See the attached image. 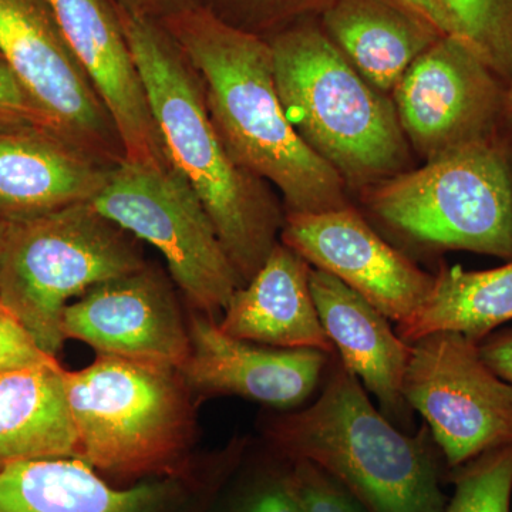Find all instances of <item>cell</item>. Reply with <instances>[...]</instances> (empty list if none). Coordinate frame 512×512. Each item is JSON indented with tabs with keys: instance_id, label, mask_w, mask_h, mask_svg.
I'll list each match as a JSON object with an SVG mask.
<instances>
[{
	"instance_id": "obj_1",
	"label": "cell",
	"mask_w": 512,
	"mask_h": 512,
	"mask_svg": "<svg viewBox=\"0 0 512 512\" xmlns=\"http://www.w3.org/2000/svg\"><path fill=\"white\" fill-rule=\"evenodd\" d=\"M161 23L200 77L211 119L229 154L278 188L288 214L349 204L345 181L286 119L268 40L201 5Z\"/></svg>"
},
{
	"instance_id": "obj_2",
	"label": "cell",
	"mask_w": 512,
	"mask_h": 512,
	"mask_svg": "<svg viewBox=\"0 0 512 512\" xmlns=\"http://www.w3.org/2000/svg\"><path fill=\"white\" fill-rule=\"evenodd\" d=\"M117 10L165 153L200 198L245 285L278 244L285 217L265 181L229 154L200 77L163 23Z\"/></svg>"
},
{
	"instance_id": "obj_3",
	"label": "cell",
	"mask_w": 512,
	"mask_h": 512,
	"mask_svg": "<svg viewBox=\"0 0 512 512\" xmlns=\"http://www.w3.org/2000/svg\"><path fill=\"white\" fill-rule=\"evenodd\" d=\"M332 365L319 399L272 426L279 456L322 468L367 512H446L426 434L397 430L373 407L359 379L342 362Z\"/></svg>"
},
{
	"instance_id": "obj_4",
	"label": "cell",
	"mask_w": 512,
	"mask_h": 512,
	"mask_svg": "<svg viewBox=\"0 0 512 512\" xmlns=\"http://www.w3.org/2000/svg\"><path fill=\"white\" fill-rule=\"evenodd\" d=\"M268 42L286 119L346 187L365 191L407 171L410 146L393 100L357 72L322 26L299 23Z\"/></svg>"
},
{
	"instance_id": "obj_5",
	"label": "cell",
	"mask_w": 512,
	"mask_h": 512,
	"mask_svg": "<svg viewBox=\"0 0 512 512\" xmlns=\"http://www.w3.org/2000/svg\"><path fill=\"white\" fill-rule=\"evenodd\" d=\"M63 380L77 458L124 480L188 474L194 423L180 370L97 355L82 370H64Z\"/></svg>"
},
{
	"instance_id": "obj_6",
	"label": "cell",
	"mask_w": 512,
	"mask_h": 512,
	"mask_svg": "<svg viewBox=\"0 0 512 512\" xmlns=\"http://www.w3.org/2000/svg\"><path fill=\"white\" fill-rule=\"evenodd\" d=\"M146 265L140 241L92 202L0 224V306L53 357L73 298Z\"/></svg>"
},
{
	"instance_id": "obj_7",
	"label": "cell",
	"mask_w": 512,
	"mask_h": 512,
	"mask_svg": "<svg viewBox=\"0 0 512 512\" xmlns=\"http://www.w3.org/2000/svg\"><path fill=\"white\" fill-rule=\"evenodd\" d=\"M384 224L426 247L512 261V153L480 144L367 188Z\"/></svg>"
},
{
	"instance_id": "obj_8",
	"label": "cell",
	"mask_w": 512,
	"mask_h": 512,
	"mask_svg": "<svg viewBox=\"0 0 512 512\" xmlns=\"http://www.w3.org/2000/svg\"><path fill=\"white\" fill-rule=\"evenodd\" d=\"M92 205L163 255L198 313L217 320L244 285L210 215L177 168L127 163L111 168Z\"/></svg>"
},
{
	"instance_id": "obj_9",
	"label": "cell",
	"mask_w": 512,
	"mask_h": 512,
	"mask_svg": "<svg viewBox=\"0 0 512 512\" xmlns=\"http://www.w3.org/2000/svg\"><path fill=\"white\" fill-rule=\"evenodd\" d=\"M403 397L429 424L448 468L512 444V389L478 343L453 330L414 340Z\"/></svg>"
},
{
	"instance_id": "obj_10",
	"label": "cell",
	"mask_w": 512,
	"mask_h": 512,
	"mask_svg": "<svg viewBox=\"0 0 512 512\" xmlns=\"http://www.w3.org/2000/svg\"><path fill=\"white\" fill-rule=\"evenodd\" d=\"M0 56L57 137L106 167L123 163L116 126L47 0H0Z\"/></svg>"
},
{
	"instance_id": "obj_11",
	"label": "cell",
	"mask_w": 512,
	"mask_h": 512,
	"mask_svg": "<svg viewBox=\"0 0 512 512\" xmlns=\"http://www.w3.org/2000/svg\"><path fill=\"white\" fill-rule=\"evenodd\" d=\"M505 92L507 84L471 47L441 36L404 73L392 100L407 143L427 163L503 143Z\"/></svg>"
},
{
	"instance_id": "obj_12",
	"label": "cell",
	"mask_w": 512,
	"mask_h": 512,
	"mask_svg": "<svg viewBox=\"0 0 512 512\" xmlns=\"http://www.w3.org/2000/svg\"><path fill=\"white\" fill-rule=\"evenodd\" d=\"M281 242L403 325L429 298L434 276L410 261L350 207L286 214Z\"/></svg>"
},
{
	"instance_id": "obj_13",
	"label": "cell",
	"mask_w": 512,
	"mask_h": 512,
	"mask_svg": "<svg viewBox=\"0 0 512 512\" xmlns=\"http://www.w3.org/2000/svg\"><path fill=\"white\" fill-rule=\"evenodd\" d=\"M64 339L87 343L97 355L160 363L181 370L190 335L167 278L146 265L94 286L63 313Z\"/></svg>"
},
{
	"instance_id": "obj_14",
	"label": "cell",
	"mask_w": 512,
	"mask_h": 512,
	"mask_svg": "<svg viewBox=\"0 0 512 512\" xmlns=\"http://www.w3.org/2000/svg\"><path fill=\"white\" fill-rule=\"evenodd\" d=\"M110 114L127 163L171 167L113 0H47Z\"/></svg>"
},
{
	"instance_id": "obj_15",
	"label": "cell",
	"mask_w": 512,
	"mask_h": 512,
	"mask_svg": "<svg viewBox=\"0 0 512 512\" xmlns=\"http://www.w3.org/2000/svg\"><path fill=\"white\" fill-rule=\"evenodd\" d=\"M190 356L181 367L190 392L202 396L234 394L274 407H293L308 399L329 363L315 349H279L229 336L210 316L188 322Z\"/></svg>"
},
{
	"instance_id": "obj_16",
	"label": "cell",
	"mask_w": 512,
	"mask_h": 512,
	"mask_svg": "<svg viewBox=\"0 0 512 512\" xmlns=\"http://www.w3.org/2000/svg\"><path fill=\"white\" fill-rule=\"evenodd\" d=\"M185 478L117 488L80 458L16 461L0 466V512H191Z\"/></svg>"
},
{
	"instance_id": "obj_17",
	"label": "cell",
	"mask_w": 512,
	"mask_h": 512,
	"mask_svg": "<svg viewBox=\"0 0 512 512\" xmlns=\"http://www.w3.org/2000/svg\"><path fill=\"white\" fill-rule=\"evenodd\" d=\"M110 170L46 131L0 130V217L23 220L92 202Z\"/></svg>"
},
{
	"instance_id": "obj_18",
	"label": "cell",
	"mask_w": 512,
	"mask_h": 512,
	"mask_svg": "<svg viewBox=\"0 0 512 512\" xmlns=\"http://www.w3.org/2000/svg\"><path fill=\"white\" fill-rule=\"evenodd\" d=\"M311 265L278 242L254 278L229 299L218 326L229 336L279 349L336 352L313 301Z\"/></svg>"
},
{
	"instance_id": "obj_19",
	"label": "cell",
	"mask_w": 512,
	"mask_h": 512,
	"mask_svg": "<svg viewBox=\"0 0 512 512\" xmlns=\"http://www.w3.org/2000/svg\"><path fill=\"white\" fill-rule=\"evenodd\" d=\"M309 282L320 323L342 365L375 394L384 410L402 416L403 380L412 345L393 332L372 303L335 276L311 266Z\"/></svg>"
},
{
	"instance_id": "obj_20",
	"label": "cell",
	"mask_w": 512,
	"mask_h": 512,
	"mask_svg": "<svg viewBox=\"0 0 512 512\" xmlns=\"http://www.w3.org/2000/svg\"><path fill=\"white\" fill-rule=\"evenodd\" d=\"M322 29L357 72L386 94L443 36L396 0H328Z\"/></svg>"
},
{
	"instance_id": "obj_21",
	"label": "cell",
	"mask_w": 512,
	"mask_h": 512,
	"mask_svg": "<svg viewBox=\"0 0 512 512\" xmlns=\"http://www.w3.org/2000/svg\"><path fill=\"white\" fill-rule=\"evenodd\" d=\"M63 373L59 362L0 373V466L37 458H77Z\"/></svg>"
},
{
	"instance_id": "obj_22",
	"label": "cell",
	"mask_w": 512,
	"mask_h": 512,
	"mask_svg": "<svg viewBox=\"0 0 512 512\" xmlns=\"http://www.w3.org/2000/svg\"><path fill=\"white\" fill-rule=\"evenodd\" d=\"M512 320V261L488 271L441 268L429 298L397 333L407 343L439 330H453L480 343Z\"/></svg>"
},
{
	"instance_id": "obj_23",
	"label": "cell",
	"mask_w": 512,
	"mask_h": 512,
	"mask_svg": "<svg viewBox=\"0 0 512 512\" xmlns=\"http://www.w3.org/2000/svg\"><path fill=\"white\" fill-rule=\"evenodd\" d=\"M457 39L505 84L512 76V0H439Z\"/></svg>"
},
{
	"instance_id": "obj_24",
	"label": "cell",
	"mask_w": 512,
	"mask_h": 512,
	"mask_svg": "<svg viewBox=\"0 0 512 512\" xmlns=\"http://www.w3.org/2000/svg\"><path fill=\"white\" fill-rule=\"evenodd\" d=\"M454 494L446 512H511L512 444L451 470Z\"/></svg>"
},
{
	"instance_id": "obj_25",
	"label": "cell",
	"mask_w": 512,
	"mask_h": 512,
	"mask_svg": "<svg viewBox=\"0 0 512 512\" xmlns=\"http://www.w3.org/2000/svg\"><path fill=\"white\" fill-rule=\"evenodd\" d=\"M286 474L303 512H367L342 484L309 461H286Z\"/></svg>"
},
{
	"instance_id": "obj_26",
	"label": "cell",
	"mask_w": 512,
	"mask_h": 512,
	"mask_svg": "<svg viewBox=\"0 0 512 512\" xmlns=\"http://www.w3.org/2000/svg\"><path fill=\"white\" fill-rule=\"evenodd\" d=\"M18 128H33L56 136L50 121L0 56V130Z\"/></svg>"
},
{
	"instance_id": "obj_27",
	"label": "cell",
	"mask_w": 512,
	"mask_h": 512,
	"mask_svg": "<svg viewBox=\"0 0 512 512\" xmlns=\"http://www.w3.org/2000/svg\"><path fill=\"white\" fill-rule=\"evenodd\" d=\"M53 363L56 357L47 355L20 320L0 306V373Z\"/></svg>"
},
{
	"instance_id": "obj_28",
	"label": "cell",
	"mask_w": 512,
	"mask_h": 512,
	"mask_svg": "<svg viewBox=\"0 0 512 512\" xmlns=\"http://www.w3.org/2000/svg\"><path fill=\"white\" fill-rule=\"evenodd\" d=\"M231 512H303L293 494L286 468L259 478L238 498Z\"/></svg>"
},
{
	"instance_id": "obj_29",
	"label": "cell",
	"mask_w": 512,
	"mask_h": 512,
	"mask_svg": "<svg viewBox=\"0 0 512 512\" xmlns=\"http://www.w3.org/2000/svg\"><path fill=\"white\" fill-rule=\"evenodd\" d=\"M478 349L495 375L512 389V326L488 335L478 343Z\"/></svg>"
},
{
	"instance_id": "obj_30",
	"label": "cell",
	"mask_w": 512,
	"mask_h": 512,
	"mask_svg": "<svg viewBox=\"0 0 512 512\" xmlns=\"http://www.w3.org/2000/svg\"><path fill=\"white\" fill-rule=\"evenodd\" d=\"M261 20H279L299 15L305 10L320 8L328 0H241Z\"/></svg>"
},
{
	"instance_id": "obj_31",
	"label": "cell",
	"mask_w": 512,
	"mask_h": 512,
	"mask_svg": "<svg viewBox=\"0 0 512 512\" xmlns=\"http://www.w3.org/2000/svg\"><path fill=\"white\" fill-rule=\"evenodd\" d=\"M117 6L146 18L161 20L197 6V0H113Z\"/></svg>"
},
{
	"instance_id": "obj_32",
	"label": "cell",
	"mask_w": 512,
	"mask_h": 512,
	"mask_svg": "<svg viewBox=\"0 0 512 512\" xmlns=\"http://www.w3.org/2000/svg\"><path fill=\"white\" fill-rule=\"evenodd\" d=\"M396 2L402 3L421 19L426 20L441 35L456 36L453 23L448 18L446 10L441 8L439 0H396Z\"/></svg>"
},
{
	"instance_id": "obj_33",
	"label": "cell",
	"mask_w": 512,
	"mask_h": 512,
	"mask_svg": "<svg viewBox=\"0 0 512 512\" xmlns=\"http://www.w3.org/2000/svg\"><path fill=\"white\" fill-rule=\"evenodd\" d=\"M501 141L512 153V76L505 92L503 123H501Z\"/></svg>"
},
{
	"instance_id": "obj_34",
	"label": "cell",
	"mask_w": 512,
	"mask_h": 512,
	"mask_svg": "<svg viewBox=\"0 0 512 512\" xmlns=\"http://www.w3.org/2000/svg\"><path fill=\"white\" fill-rule=\"evenodd\" d=\"M511 512H512V497H511Z\"/></svg>"
},
{
	"instance_id": "obj_35",
	"label": "cell",
	"mask_w": 512,
	"mask_h": 512,
	"mask_svg": "<svg viewBox=\"0 0 512 512\" xmlns=\"http://www.w3.org/2000/svg\"><path fill=\"white\" fill-rule=\"evenodd\" d=\"M0 224H2V217H0Z\"/></svg>"
}]
</instances>
